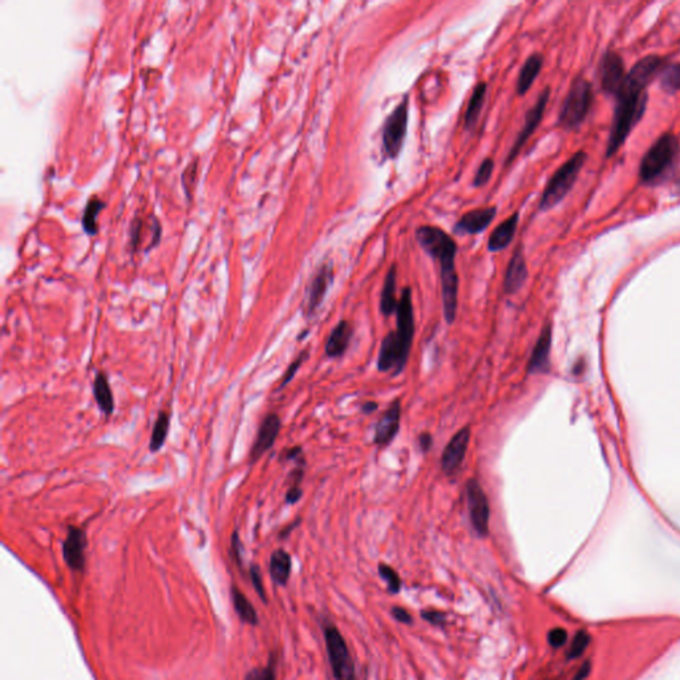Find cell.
I'll return each instance as SVG.
<instances>
[{
    "label": "cell",
    "instance_id": "cell-13",
    "mask_svg": "<svg viewBox=\"0 0 680 680\" xmlns=\"http://www.w3.org/2000/svg\"><path fill=\"white\" fill-rule=\"evenodd\" d=\"M281 427L282 423L277 413H270L263 419L250 449L251 463L258 461L269 449L272 448L279 434Z\"/></svg>",
    "mask_w": 680,
    "mask_h": 680
},
{
    "label": "cell",
    "instance_id": "cell-45",
    "mask_svg": "<svg viewBox=\"0 0 680 680\" xmlns=\"http://www.w3.org/2000/svg\"><path fill=\"white\" fill-rule=\"evenodd\" d=\"M589 674H590V662H585L577 672V675L574 677V680H585Z\"/></svg>",
    "mask_w": 680,
    "mask_h": 680
},
{
    "label": "cell",
    "instance_id": "cell-17",
    "mask_svg": "<svg viewBox=\"0 0 680 680\" xmlns=\"http://www.w3.org/2000/svg\"><path fill=\"white\" fill-rule=\"evenodd\" d=\"M401 419V403L400 400H394L390 408L384 412L380 417L375 430V443L380 447H386L391 444L394 436L400 428Z\"/></svg>",
    "mask_w": 680,
    "mask_h": 680
},
{
    "label": "cell",
    "instance_id": "cell-10",
    "mask_svg": "<svg viewBox=\"0 0 680 680\" xmlns=\"http://www.w3.org/2000/svg\"><path fill=\"white\" fill-rule=\"evenodd\" d=\"M549 97H550V88H545V90L541 92V94L538 96L536 104L530 108L528 110V113L525 114V123L522 126V129L519 130V136H517L516 141L513 143V146H512V149H510V152L508 154V159H506V162H505L506 166L510 165L512 162L517 159V156H519V152L522 150L523 145L530 139V136L537 130L538 126L541 124V121L543 119V113H545L546 107H548Z\"/></svg>",
    "mask_w": 680,
    "mask_h": 680
},
{
    "label": "cell",
    "instance_id": "cell-14",
    "mask_svg": "<svg viewBox=\"0 0 680 680\" xmlns=\"http://www.w3.org/2000/svg\"><path fill=\"white\" fill-rule=\"evenodd\" d=\"M470 440V430L466 427L459 430L448 443L441 457V468L446 474H453L466 459Z\"/></svg>",
    "mask_w": 680,
    "mask_h": 680
},
{
    "label": "cell",
    "instance_id": "cell-23",
    "mask_svg": "<svg viewBox=\"0 0 680 680\" xmlns=\"http://www.w3.org/2000/svg\"><path fill=\"white\" fill-rule=\"evenodd\" d=\"M542 66H543V56L542 54H533L526 59L525 64L522 66V68L519 71L517 84H516V90H517L519 96H523L528 90L532 88L533 83L536 81L539 72L542 70Z\"/></svg>",
    "mask_w": 680,
    "mask_h": 680
},
{
    "label": "cell",
    "instance_id": "cell-7",
    "mask_svg": "<svg viewBox=\"0 0 680 680\" xmlns=\"http://www.w3.org/2000/svg\"><path fill=\"white\" fill-rule=\"evenodd\" d=\"M324 641L335 680H357L355 664L339 630L335 626L326 627Z\"/></svg>",
    "mask_w": 680,
    "mask_h": 680
},
{
    "label": "cell",
    "instance_id": "cell-25",
    "mask_svg": "<svg viewBox=\"0 0 680 680\" xmlns=\"http://www.w3.org/2000/svg\"><path fill=\"white\" fill-rule=\"evenodd\" d=\"M486 90H488V84L485 81H481L476 86V88L472 92V96H470L468 107H466V116H464V126L468 130H472L480 119L483 103L486 99Z\"/></svg>",
    "mask_w": 680,
    "mask_h": 680
},
{
    "label": "cell",
    "instance_id": "cell-28",
    "mask_svg": "<svg viewBox=\"0 0 680 680\" xmlns=\"http://www.w3.org/2000/svg\"><path fill=\"white\" fill-rule=\"evenodd\" d=\"M104 208H106V202L101 201L97 196H93L88 201L81 219L83 229L88 235H96L99 233V217Z\"/></svg>",
    "mask_w": 680,
    "mask_h": 680
},
{
    "label": "cell",
    "instance_id": "cell-26",
    "mask_svg": "<svg viewBox=\"0 0 680 680\" xmlns=\"http://www.w3.org/2000/svg\"><path fill=\"white\" fill-rule=\"evenodd\" d=\"M396 281H397V269L396 265H392L386 275L381 298H380V311L386 317L392 315L399 305V302L396 301Z\"/></svg>",
    "mask_w": 680,
    "mask_h": 680
},
{
    "label": "cell",
    "instance_id": "cell-22",
    "mask_svg": "<svg viewBox=\"0 0 680 680\" xmlns=\"http://www.w3.org/2000/svg\"><path fill=\"white\" fill-rule=\"evenodd\" d=\"M352 337V327L350 323L341 321L339 324L331 331V335L326 343V355L328 358H339L341 357L350 344Z\"/></svg>",
    "mask_w": 680,
    "mask_h": 680
},
{
    "label": "cell",
    "instance_id": "cell-36",
    "mask_svg": "<svg viewBox=\"0 0 680 680\" xmlns=\"http://www.w3.org/2000/svg\"><path fill=\"white\" fill-rule=\"evenodd\" d=\"M590 643V637L586 634V632H578L575 637H574L573 642L570 645V648H569V652H568V658L569 659H575L578 657H581L588 646Z\"/></svg>",
    "mask_w": 680,
    "mask_h": 680
},
{
    "label": "cell",
    "instance_id": "cell-33",
    "mask_svg": "<svg viewBox=\"0 0 680 680\" xmlns=\"http://www.w3.org/2000/svg\"><path fill=\"white\" fill-rule=\"evenodd\" d=\"M198 176V160H194V161L190 162L183 173H182V177H181V181H182V188L185 190V194L188 197H190V193H193L194 190V186H196V182H197Z\"/></svg>",
    "mask_w": 680,
    "mask_h": 680
},
{
    "label": "cell",
    "instance_id": "cell-21",
    "mask_svg": "<svg viewBox=\"0 0 680 680\" xmlns=\"http://www.w3.org/2000/svg\"><path fill=\"white\" fill-rule=\"evenodd\" d=\"M550 348H552V327L546 326L542 330L537 343H536V347L532 352L530 360L528 363V372L529 374H539V372H545L548 370Z\"/></svg>",
    "mask_w": 680,
    "mask_h": 680
},
{
    "label": "cell",
    "instance_id": "cell-31",
    "mask_svg": "<svg viewBox=\"0 0 680 680\" xmlns=\"http://www.w3.org/2000/svg\"><path fill=\"white\" fill-rule=\"evenodd\" d=\"M146 221L143 219V217H136L132 223H130V229H129V246L130 249L133 251H137L141 246H143V238H145V226H146Z\"/></svg>",
    "mask_w": 680,
    "mask_h": 680
},
{
    "label": "cell",
    "instance_id": "cell-5",
    "mask_svg": "<svg viewBox=\"0 0 680 680\" xmlns=\"http://www.w3.org/2000/svg\"><path fill=\"white\" fill-rule=\"evenodd\" d=\"M592 103L594 96L590 81L578 76L563 100L558 116L559 126L566 130L577 129L586 120Z\"/></svg>",
    "mask_w": 680,
    "mask_h": 680
},
{
    "label": "cell",
    "instance_id": "cell-35",
    "mask_svg": "<svg viewBox=\"0 0 680 680\" xmlns=\"http://www.w3.org/2000/svg\"><path fill=\"white\" fill-rule=\"evenodd\" d=\"M379 573L381 575V578L388 583V590H390V592L396 594V592L400 591V589H401V579H400L399 574L396 573L391 566L381 563L379 566Z\"/></svg>",
    "mask_w": 680,
    "mask_h": 680
},
{
    "label": "cell",
    "instance_id": "cell-20",
    "mask_svg": "<svg viewBox=\"0 0 680 680\" xmlns=\"http://www.w3.org/2000/svg\"><path fill=\"white\" fill-rule=\"evenodd\" d=\"M519 213L516 212L508 219L501 222L488 239V250L490 252H499L506 249L514 239V235L519 228Z\"/></svg>",
    "mask_w": 680,
    "mask_h": 680
},
{
    "label": "cell",
    "instance_id": "cell-4",
    "mask_svg": "<svg viewBox=\"0 0 680 680\" xmlns=\"http://www.w3.org/2000/svg\"><path fill=\"white\" fill-rule=\"evenodd\" d=\"M588 154L583 150L577 152L568 161L565 162L554 174L549 179L542 197L539 201V210L548 212L555 208L563 198L569 194L575 181L583 168Z\"/></svg>",
    "mask_w": 680,
    "mask_h": 680
},
{
    "label": "cell",
    "instance_id": "cell-37",
    "mask_svg": "<svg viewBox=\"0 0 680 680\" xmlns=\"http://www.w3.org/2000/svg\"><path fill=\"white\" fill-rule=\"evenodd\" d=\"M306 355H307V352L301 354L298 358L295 359V360L290 364V367L287 368L286 374L283 375V379H282V381H281V384H279V390H282L286 384H288V383L292 380V377H294L295 374L298 372L299 367H301V366H302V363L305 361Z\"/></svg>",
    "mask_w": 680,
    "mask_h": 680
},
{
    "label": "cell",
    "instance_id": "cell-43",
    "mask_svg": "<svg viewBox=\"0 0 680 680\" xmlns=\"http://www.w3.org/2000/svg\"><path fill=\"white\" fill-rule=\"evenodd\" d=\"M392 615H394V619L399 621L400 623L408 625V623H411L412 622L411 614L407 610L403 609V608H399V606L394 608L392 609Z\"/></svg>",
    "mask_w": 680,
    "mask_h": 680
},
{
    "label": "cell",
    "instance_id": "cell-46",
    "mask_svg": "<svg viewBox=\"0 0 680 680\" xmlns=\"http://www.w3.org/2000/svg\"><path fill=\"white\" fill-rule=\"evenodd\" d=\"M377 407H379V406H377V403H375V401H368V403H366V404L361 407V410H363L364 413H368V414H370V413L375 412L376 410H377Z\"/></svg>",
    "mask_w": 680,
    "mask_h": 680
},
{
    "label": "cell",
    "instance_id": "cell-27",
    "mask_svg": "<svg viewBox=\"0 0 680 680\" xmlns=\"http://www.w3.org/2000/svg\"><path fill=\"white\" fill-rule=\"evenodd\" d=\"M291 573V557L283 549L275 550L270 558V574L278 585H286Z\"/></svg>",
    "mask_w": 680,
    "mask_h": 680
},
{
    "label": "cell",
    "instance_id": "cell-8",
    "mask_svg": "<svg viewBox=\"0 0 680 680\" xmlns=\"http://www.w3.org/2000/svg\"><path fill=\"white\" fill-rule=\"evenodd\" d=\"M396 314H397L396 338L399 340L403 363L404 366H407L408 357L411 352L412 340L414 335V315H413L411 287L403 288L399 305L396 308Z\"/></svg>",
    "mask_w": 680,
    "mask_h": 680
},
{
    "label": "cell",
    "instance_id": "cell-9",
    "mask_svg": "<svg viewBox=\"0 0 680 680\" xmlns=\"http://www.w3.org/2000/svg\"><path fill=\"white\" fill-rule=\"evenodd\" d=\"M466 501L474 530L480 537H486L489 533L490 508L481 485L474 479L466 483Z\"/></svg>",
    "mask_w": 680,
    "mask_h": 680
},
{
    "label": "cell",
    "instance_id": "cell-30",
    "mask_svg": "<svg viewBox=\"0 0 680 680\" xmlns=\"http://www.w3.org/2000/svg\"><path fill=\"white\" fill-rule=\"evenodd\" d=\"M232 598H233L234 609L239 615V618L249 625H257L258 623V615H257L255 609L252 608L250 601L235 588H233V590H232Z\"/></svg>",
    "mask_w": 680,
    "mask_h": 680
},
{
    "label": "cell",
    "instance_id": "cell-3",
    "mask_svg": "<svg viewBox=\"0 0 680 680\" xmlns=\"http://www.w3.org/2000/svg\"><path fill=\"white\" fill-rule=\"evenodd\" d=\"M679 154V140L672 133H664L646 152L639 165L642 183H652L674 165Z\"/></svg>",
    "mask_w": 680,
    "mask_h": 680
},
{
    "label": "cell",
    "instance_id": "cell-18",
    "mask_svg": "<svg viewBox=\"0 0 680 680\" xmlns=\"http://www.w3.org/2000/svg\"><path fill=\"white\" fill-rule=\"evenodd\" d=\"M404 367L406 366L401 359V351H400L399 340L396 338V332H390L381 341L379 359H377V368L381 372H388L391 370H394V375H397L404 370Z\"/></svg>",
    "mask_w": 680,
    "mask_h": 680
},
{
    "label": "cell",
    "instance_id": "cell-15",
    "mask_svg": "<svg viewBox=\"0 0 680 680\" xmlns=\"http://www.w3.org/2000/svg\"><path fill=\"white\" fill-rule=\"evenodd\" d=\"M86 546H87L86 532L81 528L70 526L68 534L63 543V557L72 570L84 569Z\"/></svg>",
    "mask_w": 680,
    "mask_h": 680
},
{
    "label": "cell",
    "instance_id": "cell-24",
    "mask_svg": "<svg viewBox=\"0 0 680 680\" xmlns=\"http://www.w3.org/2000/svg\"><path fill=\"white\" fill-rule=\"evenodd\" d=\"M93 396L94 400L106 416H110L114 412V399L109 384V379L104 372H99L93 380Z\"/></svg>",
    "mask_w": 680,
    "mask_h": 680
},
{
    "label": "cell",
    "instance_id": "cell-19",
    "mask_svg": "<svg viewBox=\"0 0 680 680\" xmlns=\"http://www.w3.org/2000/svg\"><path fill=\"white\" fill-rule=\"evenodd\" d=\"M528 279V268H526V261L522 252V248L519 246L517 250L514 251L506 271L503 277V292L508 295L516 294L523 287L525 282Z\"/></svg>",
    "mask_w": 680,
    "mask_h": 680
},
{
    "label": "cell",
    "instance_id": "cell-44",
    "mask_svg": "<svg viewBox=\"0 0 680 680\" xmlns=\"http://www.w3.org/2000/svg\"><path fill=\"white\" fill-rule=\"evenodd\" d=\"M419 446L421 448V450L426 453L430 450V448L432 447V436L430 433H421L420 437H419Z\"/></svg>",
    "mask_w": 680,
    "mask_h": 680
},
{
    "label": "cell",
    "instance_id": "cell-34",
    "mask_svg": "<svg viewBox=\"0 0 680 680\" xmlns=\"http://www.w3.org/2000/svg\"><path fill=\"white\" fill-rule=\"evenodd\" d=\"M493 170H494V161L492 159H485L474 174L473 186L481 188L483 185H486L493 174Z\"/></svg>",
    "mask_w": 680,
    "mask_h": 680
},
{
    "label": "cell",
    "instance_id": "cell-16",
    "mask_svg": "<svg viewBox=\"0 0 680 680\" xmlns=\"http://www.w3.org/2000/svg\"><path fill=\"white\" fill-rule=\"evenodd\" d=\"M496 214H497V206H488V208L470 210L457 221L454 226V233L468 234V235L483 233L493 222Z\"/></svg>",
    "mask_w": 680,
    "mask_h": 680
},
{
    "label": "cell",
    "instance_id": "cell-38",
    "mask_svg": "<svg viewBox=\"0 0 680 680\" xmlns=\"http://www.w3.org/2000/svg\"><path fill=\"white\" fill-rule=\"evenodd\" d=\"M245 680H275V671L271 666L263 668H254L246 675Z\"/></svg>",
    "mask_w": 680,
    "mask_h": 680
},
{
    "label": "cell",
    "instance_id": "cell-2",
    "mask_svg": "<svg viewBox=\"0 0 680 680\" xmlns=\"http://www.w3.org/2000/svg\"><path fill=\"white\" fill-rule=\"evenodd\" d=\"M414 237L419 246L440 263L444 318L448 324H452L456 319L459 302V275L454 263L457 243L447 232L430 225L417 228Z\"/></svg>",
    "mask_w": 680,
    "mask_h": 680
},
{
    "label": "cell",
    "instance_id": "cell-12",
    "mask_svg": "<svg viewBox=\"0 0 680 680\" xmlns=\"http://www.w3.org/2000/svg\"><path fill=\"white\" fill-rule=\"evenodd\" d=\"M334 282V268L331 263H323L312 277L306 294V314L312 317L323 303V299Z\"/></svg>",
    "mask_w": 680,
    "mask_h": 680
},
{
    "label": "cell",
    "instance_id": "cell-39",
    "mask_svg": "<svg viewBox=\"0 0 680 680\" xmlns=\"http://www.w3.org/2000/svg\"><path fill=\"white\" fill-rule=\"evenodd\" d=\"M548 641H549V643H550L552 647L559 648V647H562V646L566 643V641H568V632H566V630H563L561 627L553 628L549 632V635H548Z\"/></svg>",
    "mask_w": 680,
    "mask_h": 680
},
{
    "label": "cell",
    "instance_id": "cell-40",
    "mask_svg": "<svg viewBox=\"0 0 680 680\" xmlns=\"http://www.w3.org/2000/svg\"><path fill=\"white\" fill-rule=\"evenodd\" d=\"M421 617L427 621L432 623L433 626H444L446 622H447V617L444 612L441 611H434V610H427V611H423L421 612Z\"/></svg>",
    "mask_w": 680,
    "mask_h": 680
},
{
    "label": "cell",
    "instance_id": "cell-29",
    "mask_svg": "<svg viewBox=\"0 0 680 680\" xmlns=\"http://www.w3.org/2000/svg\"><path fill=\"white\" fill-rule=\"evenodd\" d=\"M169 427H170L169 413L165 411L160 412L157 416V420L154 423L153 430H152V437H150V444H149V448L153 453L160 450L163 447L166 437H168V433H169Z\"/></svg>",
    "mask_w": 680,
    "mask_h": 680
},
{
    "label": "cell",
    "instance_id": "cell-11",
    "mask_svg": "<svg viewBox=\"0 0 680 680\" xmlns=\"http://www.w3.org/2000/svg\"><path fill=\"white\" fill-rule=\"evenodd\" d=\"M626 74L625 63L619 54L617 52H606L603 54L599 66V79H601L602 90L611 96L617 97V94L619 93L625 83Z\"/></svg>",
    "mask_w": 680,
    "mask_h": 680
},
{
    "label": "cell",
    "instance_id": "cell-32",
    "mask_svg": "<svg viewBox=\"0 0 680 680\" xmlns=\"http://www.w3.org/2000/svg\"><path fill=\"white\" fill-rule=\"evenodd\" d=\"M663 90L674 93L680 90V63L671 64L664 68L662 74Z\"/></svg>",
    "mask_w": 680,
    "mask_h": 680
},
{
    "label": "cell",
    "instance_id": "cell-42",
    "mask_svg": "<svg viewBox=\"0 0 680 680\" xmlns=\"http://www.w3.org/2000/svg\"><path fill=\"white\" fill-rule=\"evenodd\" d=\"M302 494H303V492H302V489H301V485H291V486H290V489L287 490V503H290V505L297 503V502L299 501V500L302 499Z\"/></svg>",
    "mask_w": 680,
    "mask_h": 680
},
{
    "label": "cell",
    "instance_id": "cell-1",
    "mask_svg": "<svg viewBox=\"0 0 680 680\" xmlns=\"http://www.w3.org/2000/svg\"><path fill=\"white\" fill-rule=\"evenodd\" d=\"M663 67V57L650 54L641 59L627 73L625 83L617 94V107L606 149L608 157L619 150L631 130L641 121L647 107L646 90Z\"/></svg>",
    "mask_w": 680,
    "mask_h": 680
},
{
    "label": "cell",
    "instance_id": "cell-41",
    "mask_svg": "<svg viewBox=\"0 0 680 680\" xmlns=\"http://www.w3.org/2000/svg\"><path fill=\"white\" fill-rule=\"evenodd\" d=\"M250 577L251 582L254 585V589L258 592V595L266 601V597H265V589H263V585H262V577H261V573H259V569L258 566H251L250 569Z\"/></svg>",
    "mask_w": 680,
    "mask_h": 680
},
{
    "label": "cell",
    "instance_id": "cell-6",
    "mask_svg": "<svg viewBox=\"0 0 680 680\" xmlns=\"http://www.w3.org/2000/svg\"><path fill=\"white\" fill-rule=\"evenodd\" d=\"M408 109L410 99L406 96L387 117L383 126V150L390 160H394L400 154L406 141L408 130Z\"/></svg>",
    "mask_w": 680,
    "mask_h": 680
}]
</instances>
